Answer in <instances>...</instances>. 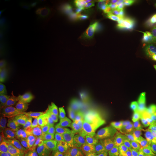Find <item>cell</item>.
<instances>
[{
	"mask_svg": "<svg viewBox=\"0 0 156 156\" xmlns=\"http://www.w3.org/2000/svg\"><path fill=\"white\" fill-rule=\"evenodd\" d=\"M17 69V57L12 51H5L0 58V76L1 82L9 83Z\"/></svg>",
	"mask_w": 156,
	"mask_h": 156,
	"instance_id": "cell-3",
	"label": "cell"
},
{
	"mask_svg": "<svg viewBox=\"0 0 156 156\" xmlns=\"http://www.w3.org/2000/svg\"><path fill=\"white\" fill-rule=\"evenodd\" d=\"M11 30H5V31H3L1 35H0V46L2 47L3 44H4V43L5 42L6 38H7V37L11 34Z\"/></svg>",
	"mask_w": 156,
	"mask_h": 156,
	"instance_id": "cell-6",
	"label": "cell"
},
{
	"mask_svg": "<svg viewBox=\"0 0 156 156\" xmlns=\"http://www.w3.org/2000/svg\"><path fill=\"white\" fill-rule=\"evenodd\" d=\"M136 2L135 1H122V2H121V5H134Z\"/></svg>",
	"mask_w": 156,
	"mask_h": 156,
	"instance_id": "cell-7",
	"label": "cell"
},
{
	"mask_svg": "<svg viewBox=\"0 0 156 156\" xmlns=\"http://www.w3.org/2000/svg\"><path fill=\"white\" fill-rule=\"evenodd\" d=\"M151 37L147 24L134 18L131 21L115 23L108 29L106 38L112 45L127 56H136L147 47Z\"/></svg>",
	"mask_w": 156,
	"mask_h": 156,
	"instance_id": "cell-1",
	"label": "cell"
},
{
	"mask_svg": "<svg viewBox=\"0 0 156 156\" xmlns=\"http://www.w3.org/2000/svg\"><path fill=\"white\" fill-rule=\"evenodd\" d=\"M114 11H115V5L104 4L95 7L92 11H89V15L93 22L101 23L106 20Z\"/></svg>",
	"mask_w": 156,
	"mask_h": 156,
	"instance_id": "cell-4",
	"label": "cell"
},
{
	"mask_svg": "<svg viewBox=\"0 0 156 156\" xmlns=\"http://www.w3.org/2000/svg\"><path fill=\"white\" fill-rule=\"evenodd\" d=\"M11 110V102H10V99L5 95H2L1 96V101H0V114H1V117L5 118Z\"/></svg>",
	"mask_w": 156,
	"mask_h": 156,
	"instance_id": "cell-5",
	"label": "cell"
},
{
	"mask_svg": "<svg viewBox=\"0 0 156 156\" xmlns=\"http://www.w3.org/2000/svg\"><path fill=\"white\" fill-rule=\"evenodd\" d=\"M59 15L65 22L74 27L88 30L93 27V21L89 12L81 11L72 6H62L59 9Z\"/></svg>",
	"mask_w": 156,
	"mask_h": 156,
	"instance_id": "cell-2",
	"label": "cell"
}]
</instances>
